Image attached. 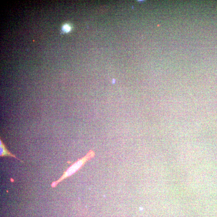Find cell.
<instances>
[{"label":"cell","instance_id":"1","mask_svg":"<svg viewBox=\"0 0 217 217\" xmlns=\"http://www.w3.org/2000/svg\"><path fill=\"white\" fill-rule=\"evenodd\" d=\"M94 153L93 150H90L89 152V153L84 156L83 157L81 158L73 164L64 173L61 178L58 180L52 182L51 186L52 187H55L57 186L59 183L61 182V181L64 180L65 178H68V177H70V176L73 175L74 173L77 172L85 164L88 160H89L92 158L94 157Z\"/></svg>","mask_w":217,"mask_h":217},{"label":"cell","instance_id":"2","mask_svg":"<svg viewBox=\"0 0 217 217\" xmlns=\"http://www.w3.org/2000/svg\"><path fill=\"white\" fill-rule=\"evenodd\" d=\"M0 156H9L11 157L15 158V159L20 160V159L17 158L15 155L11 154V153L7 150L6 145L3 143V142H2L1 138V139H0Z\"/></svg>","mask_w":217,"mask_h":217},{"label":"cell","instance_id":"3","mask_svg":"<svg viewBox=\"0 0 217 217\" xmlns=\"http://www.w3.org/2000/svg\"><path fill=\"white\" fill-rule=\"evenodd\" d=\"M70 29H71V28L68 25H65L63 27V30L64 31L66 32H67L70 31Z\"/></svg>","mask_w":217,"mask_h":217}]
</instances>
